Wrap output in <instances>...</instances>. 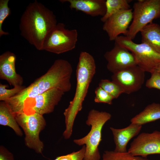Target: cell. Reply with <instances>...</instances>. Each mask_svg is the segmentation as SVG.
I'll list each match as a JSON object with an SVG mask.
<instances>
[{"instance_id": "6da1fadb", "label": "cell", "mask_w": 160, "mask_h": 160, "mask_svg": "<svg viewBox=\"0 0 160 160\" xmlns=\"http://www.w3.org/2000/svg\"><path fill=\"white\" fill-rule=\"evenodd\" d=\"M73 71L72 66L68 61L57 59L45 73L5 102L13 113H23L28 103L51 89L57 88L65 93L70 91Z\"/></svg>"}, {"instance_id": "7a4b0ae2", "label": "cell", "mask_w": 160, "mask_h": 160, "mask_svg": "<svg viewBox=\"0 0 160 160\" xmlns=\"http://www.w3.org/2000/svg\"><path fill=\"white\" fill-rule=\"evenodd\" d=\"M53 12L35 0L28 5L20 20V35L37 50H42L44 40L57 24Z\"/></svg>"}, {"instance_id": "3957f363", "label": "cell", "mask_w": 160, "mask_h": 160, "mask_svg": "<svg viewBox=\"0 0 160 160\" xmlns=\"http://www.w3.org/2000/svg\"><path fill=\"white\" fill-rule=\"evenodd\" d=\"M96 70L93 57L86 52H81L76 67V86L74 95L63 113L65 129L63 135L65 139L69 138L72 135L74 121L78 113L82 108L83 102Z\"/></svg>"}, {"instance_id": "277c9868", "label": "cell", "mask_w": 160, "mask_h": 160, "mask_svg": "<svg viewBox=\"0 0 160 160\" xmlns=\"http://www.w3.org/2000/svg\"><path fill=\"white\" fill-rule=\"evenodd\" d=\"M111 117V114L105 111L94 109L89 111L86 123L91 126L90 131L84 137L73 140L74 143L77 145H85L84 160H100L99 146L102 140L103 127Z\"/></svg>"}, {"instance_id": "5b68a950", "label": "cell", "mask_w": 160, "mask_h": 160, "mask_svg": "<svg viewBox=\"0 0 160 160\" xmlns=\"http://www.w3.org/2000/svg\"><path fill=\"white\" fill-rule=\"evenodd\" d=\"M14 114L24 132L26 146L36 153L42 154L44 145L40 139L39 134L46 125L43 115L37 113L27 114L24 112Z\"/></svg>"}, {"instance_id": "8992f818", "label": "cell", "mask_w": 160, "mask_h": 160, "mask_svg": "<svg viewBox=\"0 0 160 160\" xmlns=\"http://www.w3.org/2000/svg\"><path fill=\"white\" fill-rule=\"evenodd\" d=\"M133 9L132 20L126 36L132 40L144 27L160 18V0H138Z\"/></svg>"}, {"instance_id": "52a82bcc", "label": "cell", "mask_w": 160, "mask_h": 160, "mask_svg": "<svg viewBox=\"0 0 160 160\" xmlns=\"http://www.w3.org/2000/svg\"><path fill=\"white\" fill-rule=\"evenodd\" d=\"M78 37L76 29H68L63 23H57L46 38L42 50L57 54L71 51L76 47Z\"/></svg>"}, {"instance_id": "ba28073f", "label": "cell", "mask_w": 160, "mask_h": 160, "mask_svg": "<svg viewBox=\"0 0 160 160\" xmlns=\"http://www.w3.org/2000/svg\"><path fill=\"white\" fill-rule=\"evenodd\" d=\"M114 41L133 54L137 65L145 72L150 73L160 64V54L147 44L136 43L126 36H119Z\"/></svg>"}, {"instance_id": "9c48e42d", "label": "cell", "mask_w": 160, "mask_h": 160, "mask_svg": "<svg viewBox=\"0 0 160 160\" xmlns=\"http://www.w3.org/2000/svg\"><path fill=\"white\" fill-rule=\"evenodd\" d=\"M64 93L57 88L51 89L28 103L25 106L23 112L27 114L37 113L43 115L51 113Z\"/></svg>"}, {"instance_id": "30bf717a", "label": "cell", "mask_w": 160, "mask_h": 160, "mask_svg": "<svg viewBox=\"0 0 160 160\" xmlns=\"http://www.w3.org/2000/svg\"><path fill=\"white\" fill-rule=\"evenodd\" d=\"M134 156L147 158L150 155L160 154V132H142L134 139L127 151Z\"/></svg>"}, {"instance_id": "8fae6325", "label": "cell", "mask_w": 160, "mask_h": 160, "mask_svg": "<svg viewBox=\"0 0 160 160\" xmlns=\"http://www.w3.org/2000/svg\"><path fill=\"white\" fill-rule=\"evenodd\" d=\"M145 72L137 65L132 66L113 74L112 81L121 86L124 93L130 94L141 88Z\"/></svg>"}, {"instance_id": "7c38bea8", "label": "cell", "mask_w": 160, "mask_h": 160, "mask_svg": "<svg viewBox=\"0 0 160 160\" xmlns=\"http://www.w3.org/2000/svg\"><path fill=\"white\" fill-rule=\"evenodd\" d=\"M104 56L107 62L108 70L113 74L137 65L133 54L126 48L116 43L113 48L106 52Z\"/></svg>"}, {"instance_id": "4fadbf2b", "label": "cell", "mask_w": 160, "mask_h": 160, "mask_svg": "<svg viewBox=\"0 0 160 160\" xmlns=\"http://www.w3.org/2000/svg\"><path fill=\"white\" fill-rule=\"evenodd\" d=\"M133 18V9L121 11L111 16L104 23L103 31L107 33L110 41H115L121 34L126 36Z\"/></svg>"}, {"instance_id": "5bb4252c", "label": "cell", "mask_w": 160, "mask_h": 160, "mask_svg": "<svg viewBox=\"0 0 160 160\" xmlns=\"http://www.w3.org/2000/svg\"><path fill=\"white\" fill-rule=\"evenodd\" d=\"M16 55L9 51L0 55V79L14 87L22 86L23 82V78L16 71Z\"/></svg>"}, {"instance_id": "9a60e30c", "label": "cell", "mask_w": 160, "mask_h": 160, "mask_svg": "<svg viewBox=\"0 0 160 160\" xmlns=\"http://www.w3.org/2000/svg\"><path fill=\"white\" fill-rule=\"evenodd\" d=\"M142 126L131 123L127 127L122 129L110 127L115 145L114 151L118 152L127 151V147L128 143L132 138L139 134Z\"/></svg>"}, {"instance_id": "2e32d148", "label": "cell", "mask_w": 160, "mask_h": 160, "mask_svg": "<svg viewBox=\"0 0 160 160\" xmlns=\"http://www.w3.org/2000/svg\"><path fill=\"white\" fill-rule=\"evenodd\" d=\"M68 2L70 9L82 12L92 17L103 16L106 11L105 0H60Z\"/></svg>"}, {"instance_id": "e0dca14e", "label": "cell", "mask_w": 160, "mask_h": 160, "mask_svg": "<svg viewBox=\"0 0 160 160\" xmlns=\"http://www.w3.org/2000/svg\"><path fill=\"white\" fill-rule=\"evenodd\" d=\"M142 42L149 45L160 54V26L153 22L144 27L140 31Z\"/></svg>"}, {"instance_id": "ac0fdd59", "label": "cell", "mask_w": 160, "mask_h": 160, "mask_svg": "<svg viewBox=\"0 0 160 160\" xmlns=\"http://www.w3.org/2000/svg\"><path fill=\"white\" fill-rule=\"evenodd\" d=\"M160 119V104L153 103L146 106L130 120L131 123L143 125Z\"/></svg>"}, {"instance_id": "d6986e66", "label": "cell", "mask_w": 160, "mask_h": 160, "mask_svg": "<svg viewBox=\"0 0 160 160\" xmlns=\"http://www.w3.org/2000/svg\"><path fill=\"white\" fill-rule=\"evenodd\" d=\"M0 124L10 127L19 136L23 135L14 114L4 101H1L0 102Z\"/></svg>"}, {"instance_id": "ffe728a7", "label": "cell", "mask_w": 160, "mask_h": 160, "mask_svg": "<svg viewBox=\"0 0 160 160\" xmlns=\"http://www.w3.org/2000/svg\"><path fill=\"white\" fill-rule=\"evenodd\" d=\"M131 1L129 0H106V12L105 15L101 18V21L104 23L116 13L121 10L131 9L129 4Z\"/></svg>"}, {"instance_id": "44dd1931", "label": "cell", "mask_w": 160, "mask_h": 160, "mask_svg": "<svg viewBox=\"0 0 160 160\" xmlns=\"http://www.w3.org/2000/svg\"><path fill=\"white\" fill-rule=\"evenodd\" d=\"M101 160H150L147 158L134 156L128 151L118 152L106 151L103 153Z\"/></svg>"}, {"instance_id": "7402d4cb", "label": "cell", "mask_w": 160, "mask_h": 160, "mask_svg": "<svg viewBox=\"0 0 160 160\" xmlns=\"http://www.w3.org/2000/svg\"><path fill=\"white\" fill-rule=\"evenodd\" d=\"M99 86L107 92L114 99H117L124 93L122 88L117 83L107 79H101Z\"/></svg>"}, {"instance_id": "603a6c76", "label": "cell", "mask_w": 160, "mask_h": 160, "mask_svg": "<svg viewBox=\"0 0 160 160\" xmlns=\"http://www.w3.org/2000/svg\"><path fill=\"white\" fill-rule=\"evenodd\" d=\"M6 84H0V100L5 101L15 96L25 87L23 85L15 87L13 88L9 89L6 88Z\"/></svg>"}, {"instance_id": "cb8c5ba5", "label": "cell", "mask_w": 160, "mask_h": 160, "mask_svg": "<svg viewBox=\"0 0 160 160\" xmlns=\"http://www.w3.org/2000/svg\"><path fill=\"white\" fill-rule=\"evenodd\" d=\"M9 0H0V37L9 34L8 32L4 31L2 29L5 20L11 14V11L8 6Z\"/></svg>"}, {"instance_id": "d4e9b609", "label": "cell", "mask_w": 160, "mask_h": 160, "mask_svg": "<svg viewBox=\"0 0 160 160\" xmlns=\"http://www.w3.org/2000/svg\"><path fill=\"white\" fill-rule=\"evenodd\" d=\"M94 101L97 103H104L109 105L112 103L113 98L100 87H97L95 90Z\"/></svg>"}, {"instance_id": "484cf974", "label": "cell", "mask_w": 160, "mask_h": 160, "mask_svg": "<svg viewBox=\"0 0 160 160\" xmlns=\"http://www.w3.org/2000/svg\"><path fill=\"white\" fill-rule=\"evenodd\" d=\"M151 76L145 83V86L149 88H154L160 90V72L156 69L151 73Z\"/></svg>"}, {"instance_id": "4316f807", "label": "cell", "mask_w": 160, "mask_h": 160, "mask_svg": "<svg viewBox=\"0 0 160 160\" xmlns=\"http://www.w3.org/2000/svg\"><path fill=\"white\" fill-rule=\"evenodd\" d=\"M85 151L81 149L79 151L73 152L66 155L58 156V160H84Z\"/></svg>"}, {"instance_id": "83f0119b", "label": "cell", "mask_w": 160, "mask_h": 160, "mask_svg": "<svg viewBox=\"0 0 160 160\" xmlns=\"http://www.w3.org/2000/svg\"><path fill=\"white\" fill-rule=\"evenodd\" d=\"M0 160H14L13 154L2 145L0 147Z\"/></svg>"}, {"instance_id": "f1b7e54d", "label": "cell", "mask_w": 160, "mask_h": 160, "mask_svg": "<svg viewBox=\"0 0 160 160\" xmlns=\"http://www.w3.org/2000/svg\"><path fill=\"white\" fill-rule=\"evenodd\" d=\"M155 69H156L160 72V64L158 65Z\"/></svg>"}, {"instance_id": "f546056e", "label": "cell", "mask_w": 160, "mask_h": 160, "mask_svg": "<svg viewBox=\"0 0 160 160\" xmlns=\"http://www.w3.org/2000/svg\"><path fill=\"white\" fill-rule=\"evenodd\" d=\"M58 157H57L54 160H58Z\"/></svg>"}]
</instances>
